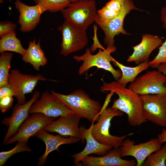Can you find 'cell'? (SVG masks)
Masks as SVG:
<instances>
[{
  "label": "cell",
  "instance_id": "cell-1",
  "mask_svg": "<svg viewBox=\"0 0 166 166\" xmlns=\"http://www.w3.org/2000/svg\"><path fill=\"white\" fill-rule=\"evenodd\" d=\"M100 91H110L118 95V98L114 101L111 107L125 113L130 125L139 126L147 121L143 113L140 96L131 89L116 81L109 83L104 82Z\"/></svg>",
  "mask_w": 166,
  "mask_h": 166
},
{
  "label": "cell",
  "instance_id": "cell-2",
  "mask_svg": "<svg viewBox=\"0 0 166 166\" xmlns=\"http://www.w3.org/2000/svg\"><path fill=\"white\" fill-rule=\"evenodd\" d=\"M51 93L81 118L86 119L92 123L97 121L102 108L101 105L98 101L91 98L83 90H76L68 95L53 90Z\"/></svg>",
  "mask_w": 166,
  "mask_h": 166
},
{
  "label": "cell",
  "instance_id": "cell-3",
  "mask_svg": "<svg viewBox=\"0 0 166 166\" xmlns=\"http://www.w3.org/2000/svg\"><path fill=\"white\" fill-rule=\"evenodd\" d=\"M124 113L115 109L108 108L101 111L97 122L91 124V133L95 139L99 143L109 145L113 148H118L121 146L125 139L133 134L131 133L120 136L110 134L109 128L111 121L116 116H122Z\"/></svg>",
  "mask_w": 166,
  "mask_h": 166
},
{
  "label": "cell",
  "instance_id": "cell-4",
  "mask_svg": "<svg viewBox=\"0 0 166 166\" xmlns=\"http://www.w3.org/2000/svg\"><path fill=\"white\" fill-rule=\"evenodd\" d=\"M116 51L106 48L105 49H99L98 52L95 54H92L90 49L86 48L85 51L80 56L74 55L73 58L77 62H83L79 68L78 72L82 75L91 67L95 66L110 72L114 78L117 80L121 76V70H116L113 67L111 62H114V59L111 56L112 53Z\"/></svg>",
  "mask_w": 166,
  "mask_h": 166
},
{
  "label": "cell",
  "instance_id": "cell-5",
  "mask_svg": "<svg viewBox=\"0 0 166 166\" xmlns=\"http://www.w3.org/2000/svg\"><path fill=\"white\" fill-rule=\"evenodd\" d=\"M97 11L95 0H80L71 2L61 12L65 20L86 30L95 22Z\"/></svg>",
  "mask_w": 166,
  "mask_h": 166
},
{
  "label": "cell",
  "instance_id": "cell-6",
  "mask_svg": "<svg viewBox=\"0 0 166 166\" xmlns=\"http://www.w3.org/2000/svg\"><path fill=\"white\" fill-rule=\"evenodd\" d=\"M62 34L60 54L66 56L83 49L88 44L86 30L75 25L65 20L57 28Z\"/></svg>",
  "mask_w": 166,
  "mask_h": 166
},
{
  "label": "cell",
  "instance_id": "cell-7",
  "mask_svg": "<svg viewBox=\"0 0 166 166\" xmlns=\"http://www.w3.org/2000/svg\"><path fill=\"white\" fill-rule=\"evenodd\" d=\"M166 75L157 70L148 71L128 86L139 95L166 94Z\"/></svg>",
  "mask_w": 166,
  "mask_h": 166
},
{
  "label": "cell",
  "instance_id": "cell-8",
  "mask_svg": "<svg viewBox=\"0 0 166 166\" xmlns=\"http://www.w3.org/2000/svg\"><path fill=\"white\" fill-rule=\"evenodd\" d=\"M147 121L166 127V94L140 95Z\"/></svg>",
  "mask_w": 166,
  "mask_h": 166
},
{
  "label": "cell",
  "instance_id": "cell-9",
  "mask_svg": "<svg viewBox=\"0 0 166 166\" xmlns=\"http://www.w3.org/2000/svg\"><path fill=\"white\" fill-rule=\"evenodd\" d=\"M132 10H140L135 6L134 4H132L126 7L117 17L107 21L101 20L97 14L95 22L104 33V41L105 44L107 45V48L116 50L114 43L115 37L120 34H129L124 28V22L126 16Z\"/></svg>",
  "mask_w": 166,
  "mask_h": 166
},
{
  "label": "cell",
  "instance_id": "cell-10",
  "mask_svg": "<svg viewBox=\"0 0 166 166\" xmlns=\"http://www.w3.org/2000/svg\"><path fill=\"white\" fill-rule=\"evenodd\" d=\"M47 80L41 74L27 75L14 69L10 71L8 82L14 91L18 103L23 104L26 102L25 95L33 92L38 81Z\"/></svg>",
  "mask_w": 166,
  "mask_h": 166
},
{
  "label": "cell",
  "instance_id": "cell-11",
  "mask_svg": "<svg viewBox=\"0 0 166 166\" xmlns=\"http://www.w3.org/2000/svg\"><path fill=\"white\" fill-rule=\"evenodd\" d=\"M29 113H41L53 118L76 114L48 91L43 93L40 99L34 103Z\"/></svg>",
  "mask_w": 166,
  "mask_h": 166
},
{
  "label": "cell",
  "instance_id": "cell-12",
  "mask_svg": "<svg viewBox=\"0 0 166 166\" xmlns=\"http://www.w3.org/2000/svg\"><path fill=\"white\" fill-rule=\"evenodd\" d=\"M162 147V144L157 137L137 144H135L134 140L127 138L124 140L119 148L122 157L129 156L133 157L136 160V166H141L149 155Z\"/></svg>",
  "mask_w": 166,
  "mask_h": 166
},
{
  "label": "cell",
  "instance_id": "cell-13",
  "mask_svg": "<svg viewBox=\"0 0 166 166\" xmlns=\"http://www.w3.org/2000/svg\"><path fill=\"white\" fill-rule=\"evenodd\" d=\"M54 119L53 117H47L41 113L33 114L21 125L17 133L7 140L6 144H12L15 142L27 143L30 137L34 136L38 132L43 129Z\"/></svg>",
  "mask_w": 166,
  "mask_h": 166
},
{
  "label": "cell",
  "instance_id": "cell-14",
  "mask_svg": "<svg viewBox=\"0 0 166 166\" xmlns=\"http://www.w3.org/2000/svg\"><path fill=\"white\" fill-rule=\"evenodd\" d=\"M40 94L39 92L36 91L27 102L23 104H17L14 107L11 116L2 120V123L8 127L3 140V144H6L7 140L17 133L20 126L29 117L30 109L32 105L37 100Z\"/></svg>",
  "mask_w": 166,
  "mask_h": 166
},
{
  "label": "cell",
  "instance_id": "cell-15",
  "mask_svg": "<svg viewBox=\"0 0 166 166\" xmlns=\"http://www.w3.org/2000/svg\"><path fill=\"white\" fill-rule=\"evenodd\" d=\"M15 5L20 14L18 20L20 29L24 33L31 31L35 29L40 22L41 15L47 11L41 5L28 6L19 0L16 1Z\"/></svg>",
  "mask_w": 166,
  "mask_h": 166
},
{
  "label": "cell",
  "instance_id": "cell-16",
  "mask_svg": "<svg viewBox=\"0 0 166 166\" xmlns=\"http://www.w3.org/2000/svg\"><path fill=\"white\" fill-rule=\"evenodd\" d=\"M81 118L76 114L60 117L45 127L43 129L48 132H55L60 135L79 138L82 137L79 127Z\"/></svg>",
  "mask_w": 166,
  "mask_h": 166
},
{
  "label": "cell",
  "instance_id": "cell-17",
  "mask_svg": "<svg viewBox=\"0 0 166 166\" xmlns=\"http://www.w3.org/2000/svg\"><path fill=\"white\" fill-rule=\"evenodd\" d=\"M91 128V125L88 129L83 126L80 127L82 142H84L85 139L86 144L81 152L71 156L73 158L74 163L76 165H78L84 158L89 154L105 155L113 148L110 146L104 145L97 141L92 135Z\"/></svg>",
  "mask_w": 166,
  "mask_h": 166
},
{
  "label": "cell",
  "instance_id": "cell-18",
  "mask_svg": "<svg viewBox=\"0 0 166 166\" xmlns=\"http://www.w3.org/2000/svg\"><path fill=\"white\" fill-rule=\"evenodd\" d=\"M119 148H114L104 155L100 157L88 156L78 165L83 166H134L136 165L134 160H127L121 158Z\"/></svg>",
  "mask_w": 166,
  "mask_h": 166
},
{
  "label": "cell",
  "instance_id": "cell-19",
  "mask_svg": "<svg viewBox=\"0 0 166 166\" xmlns=\"http://www.w3.org/2000/svg\"><path fill=\"white\" fill-rule=\"evenodd\" d=\"M162 43V39L158 36L148 34L143 35L141 42L132 47L133 52L128 56L127 61L139 64L148 61L151 53Z\"/></svg>",
  "mask_w": 166,
  "mask_h": 166
},
{
  "label": "cell",
  "instance_id": "cell-20",
  "mask_svg": "<svg viewBox=\"0 0 166 166\" xmlns=\"http://www.w3.org/2000/svg\"><path fill=\"white\" fill-rule=\"evenodd\" d=\"M34 136L43 141L46 145L45 152L38 158V165L40 166L44 164L49 154L54 150H58V147L60 145L77 143L81 140L75 137L65 138L61 135H52L43 129L39 131Z\"/></svg>",
  "mask_w": 166,
  "mask_h": 166
},
{
  "label": "cell",
  "instance_id": "cell-21",
  "mask_svg": "<svg viewBox=\"0 0 166 166\" xmlns=\"http://www.w3.org/2000/svg\"><path fill=\"white\" fill-rule=\"evenodd\" d=\"M22 59L25 62L30 64L37 71L39 70L41 66H45L47 63V59L41 47L40 41L37 43L35 40L29 42L28 47Z\"/></svg>",
  "mask_w": 166,
  "mask_h": 166
},
{
  "label": "cell",
  "instance_id": "cell-22",
  "mask_svg": "<svg viewBox=\"0 0 166 166\" xmlns=\"http://www.w3.org/2000/svg\"><path fill=\"white\" fill-rule=\"evenodd\" d=\"M149 62L147 61L135 67H131L124 65L115 60L113 64L120 69L122 73L121 76L117 81L125 86L128 83L133 82L139 74L150 67Z\"/></svg>",
  "mask_w": 166,
  "mask_h": 166
},
{
  "label": "cell",
  "instance_id": "cell-23",
  "mask_svg": "<svg viewBox=\"0 0 166 166\" xmlns=\"http://www.w3.org/2000/svg\"><path fill=\"white\" fill-rule=\"evenodd\" d=\"M26 49L21 44L17 37L15 32H11L1 37L0 53L10 51L18 53L22 56L26 53Z\"/></svg>",
  "mask_w": 166,
  "mask_h": 166
},
{
  "label": "cell",
  "instance_id": "cell-24",
  "mask_svg": "<svg viewBox=\"0 0 166 166\" xmlns=\"http://www.w3.org/2000/svg\"><path fill=\"white\" fill-rule=\"evenodd\" d=\"M12 53L3 52L0 56V86L8 83Z\"/></svg>",
  "mask_w": 166,
  "mask_h": 166
},
{
  "label": "cell",
  "instance_id": "cell-25",
  "mask_svg": "<svg viewBox=\"0 0 166 166\" xmlns=\"http://www.w3.org/2000/svg\"><path fill=\"white\" fill-rule=\"evenodd\" d=\"M134 4L132 0H110L103 7L109 15L115 18L126 7Z\"/></svg>",
  "mask_w": 166,
  "mask_h": 166
},
{
  "label": "cell",
  "instance_id": "cell-26",
  "mask_svg": "<svg viewBox=\"0 0 166 166\" xmlns=\"http://www.w3.org/2000/svg\"><path fill=\"white\" fill-rule=\"evenodd\" d=\"M166 161V142L158 150L149 155L142 166H165Z\"/></svg>",
  "mask_w": 166,
  "mask_h": 166
},
{
  "label": "cell",
  "instance_id": "cell-27",
  "mask_svg": "<svg viewBox=\"0 0 166 166\" xmlns=\"http://www.w3.org/2000/svg\"><path fill=\"white\" fill-rule=\"evenodd\" d=\"M36 4L40 5L47 11L53 13L62 11L71 3L70 0H33Z\"/></svg>",
  "mask_w": 166,
  "mask_h": 166
},
{
  "label": "cell",
  "instance_id": "cell-28",
  "mask_svg": "<svg viewBox=\"0 0 166 166\" xmlns=\"http://www.w3.org/2000/svg\"><path fill=\"white\" fill-rule=\"evenodd\" d=\"M24 142H18L15 146L12 149L0 152V166L4 165L8 159L13 155L22 152H31L32 150Z\"/></svg>",
  "mask_w": 166,
  "mask_h": 166
},
{
  "label": "cell",
  "instance_id": "cell-29",
  "mask_svg": "<svg viewBox=\"0 0 166 166\" xmlns=\"http://www.w3.org/2000/svg\"><path fill=\"white\" fill-rule=\"evenodd\" d=\"M149 63L150 67L155 68L162 63H166V40L160 45L156 56Z\"/></svg>",
  "mask_w": 166,
  "mask_h": 166
},
{
  "label": "cell",
  "instance_id": "cell-30",
  "mask_svg": "<svg viewBox=\"0 0 166 166\" xmlns=\"http://www.w3.org/2000/svg\"><path fill=\"white\" fill-rule=\"evenodd\" d=\"M17 25L9 21H1L0 22V36L11 32H15Z\"/></svg>",
  "mask_w": 166,
  "mask_h": 166
},
{
  "label": "cell",
  "instance_id": "cell-31",
  "mask_svg": "<svg viewBox=\"0 0 166 166\" xmlns=\"http://www.w3.org/2000/svg\"><path fill=\"white\" fill-rule=\"evenodd\" d=\"M13 102V97L6 96L0 98V109L5 113L12 107Z\"/></svg>",
  "mask_w": 166,
  "mask_h": 166
},
{
  "label": "cell",
  "instance_id": "cell-32",
  "mask_svg": "<svg viewBox=\"0 0 166 166\" xmlns=\"http://www.w3.org/2000/svg\"><path fill=\"white\" fill-rule=\"evenodd\" d=\"M14 91L9 83L0 86V98L6 96H14Z\"/></svg>",
  "mask_w": 166,
  "mask_h": 166
},
{
  "label": "cell",
  "instance_id": "cell-33",
  "mask_svg": "<svg viewBox=\"0 0 166 166\" xmlns=\"http://www.w3.org/2000/svg\"><path fill=\"white\" fill-rule=\"evenodd\" d=\"M157 138L159 142L162 144L166 142V129L163 128L160 133L159 134Z\"/></svg>",
  "mask_w": 166,
  "mask_h": 166
},
{
  "label": "cell",
  "instance_id": "cell-34",
  "mask_svg": "<svg viewBox=\"0 0 166 166\" xmlns=\"http://www.w3.org/2000/svg\"><path fill=\"white\" fill-rule=\"evenodd\" d=\"M161 14V20L163 23V27L166 29V6L162 9Z\"/></svg>",
  "mask_w": 166,
  "mask_h": 166
},
{
  "label": "cell",
  "instance_id": "cell-35",
  "mask_svg": "<svg viewBox=\"0 0 166 166\" xmlns=\"http://www.w3.org/2000/svg\"><path fill=\"white\" fill-rule=\"evenodd\" d=\"M158 70L166 75V63H162L157 67Z\"/></svg>",
  "mask_w": 166,
  "mask_h": 166
},
{
  "label": "cell",
  "instance_id": "cell-36",
  "mask_svg": "<svg viewBox=\"0 0 166 166\" xmlns=\"http://www.w3.org/2000/svg\"><path fill=\"white\" fill-rule=\"evenodd\" d=\"M79 0H70L71 2H73L77 1Z\"/></svg>",
  "mask_w": 166,
  "mask_h": 166
},
{
  "label": "cell",
  "instance_id": "cell-37",
  "mask_svg": "<svg viewBox=\"0 0 166 166\" xmlns=\"http://www.w3.org/2000/svg\"><path fill=\"white\" fill-rule=\"evenodd\" d=\"M165 166H166V163H165Z\"/></svg>",
  "mask_w": 166,
  "mask_h": 166
},
{
  "label": "cell",
  "instance_id": "cell-38",
  "mask_svg": "<svg viewBox=\"0 0 166 166\" xmlns=\"http://www.w3.org/2000/svg\"><path fill=\"white\" fill-rule=\"evenodd\" d=\"M16 1H19V0H16Z\"/></svg>",
  "mask_w": 166,
  "mask_h": 166
},
{
  "label": "cell",
  "instance_id": "cell-39",
  "mask_svg": "<svg viewBox=\"0 0 166 166\" xmlns=\"http://www.w3.org/2000/svg\"><path fill=\"white\" fill-rule=\"evenodd\" d=\"M165 129H166V127H165Z\"/></svg>",
  "mask_w": 166,
  "mask_h": 166
}]
</instances>
